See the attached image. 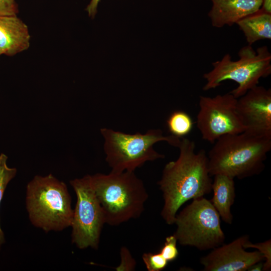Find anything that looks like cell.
Wrapping results in <instances>:
<instances>
[{"mask_svg": "<svg viewBox=\"0 0 271 271\" xmlns=\"http://www.w3.org/2000/svg\"><path fill=\"white\" fill-rule=\"evenodd\" d=\"M18 5L15 0H0V16H17Z\"/></svg>", "mask_w": 271, "mask_h": 271, "instance_id": "obj_22", "label": "cell"}, {"mask_svg": "<svg viewBox=\"0 0 271 271\" xmlns=\"http://www.w3.org/2000/svg\"><path fill=\"white\" fill-rule=\"evenodd\" d=\"M237 101L229 92L213 97L200 96L196 124L204 140L214 144L223 136L244 131L237 111Z\"/></svg>", "mask_w": 271, "mask_h": 271, "instance_id": "obj_9", "label": "cell"}, {"mask_svg": "<svg viewBox=\"0 0 271 271\" xmlns=\"http://www.w3.org/2000/svg\"><path fill=\"white\" fill-rule=\"evenodd\" d=\"M90 179L105 223L117 226L141 216L149 195L134 172L97 173Z\"/></svg>", "mask_w": 271, "mask_h": 271, "instance_id": "obj_3", "label": "cell"}, {"mask_svg": "<svg viewBox=\"0 0 271 271\" xmlns=\"http://www.w3.org/2000/svg\"><path fill=\"white\" fill-rule=\"evenodd\" d=\"M261 9L265 12L271 14V0H262Z\"/></svg>", "mask_w": 271, "mask_h": 271, "instance_id": "obj_24", "label": "cell"}, {"mask_svg": "<svg viewBox=\"0 0 271 271\" xmlns=\"http://www.w3.org/2000/svg\"><path fill=\"white\" fill-rule=\"evenodd\" d=\"M208 16L217 28L232 26L243 18L258 11L262 0H211Z\"/></svg>", "mask_w": 271, "mask_h": 271, "instance_id": "obj_12", "label": "cell"}, {"mask_svg": "<svg viewBox=\"0 0 271 271\" xmlns=\"http://www.w3.org/2000/svg\"><path fill=\"white\" fill-rule=\"evenodd\" d=\"M100 132L104 139L106 161L114 172H134L147 161L165 158L153 148L155 144L165 141L178 148L181 138L173 135L165 136L160 129L149 130L145 134H127L103 128Z\"/></svg>", "mask_w": 271, "mask_h": 271, "instance_id": "obj_5", "label": "cell"}, {"mask_svg": "<svg viewBox=\"0 0 271 271\" xmlns=\"http://www.w3.org/2000/svg\"><path fill=\"white\" fill-rule=\"evenodd\" d=\"M174 224L176 230L173 235L183 246L206 250L222 245L225 239L218 212L204 197L193 199L177 213Z\"/></svg>", "mask_w": 271, "mask_h": 271, "instance_id": "obj_7", "label": "cell"}, {"mask_svg": "<svg viewBox=\"0 0 271 271\" xmlns=\"http://www.w3.org/2000/svg\"><path fill=\"white\" fill-rule=\"evenodd\" d=\"M8 157L4 154L0 155V205L6 187L16 176L17 169L10 168L7 165ZM5 242L4 232L0 225V249Z\"/></svg>", "mask_w": 271, "mask_h": 271, "instance_id": "obj_17", "label": "cell"}, {"mask_svg": "<svg viewBox=\"0 0 271 271\" xmlns=\"http://www.w3.org/2000/svg\"><path fill=\"white\" fill-rule=\"evenodd\" d=\"M30 39L28 26L17 16H0V55L13 56L27 50Z\"/></svg>", "mask_w": 271, "mask_h": 271, "instance_id": "obj_13", "label": "cell"}, {"mask_svg": "<svg viewBox=\"0 0 271 271\" xmlns=\"http://www.w3.org/2000/svg\"><path fill=\"white\" fill-rule=\"evenodd\" d=\"M193 121L186 112L176 110L172 112L167 120L169 131L172 135L179 138H184L192 129Z\"/></svg>", "mask_w": 271, "mask_h": 271, "instance_id": "obj_16", "label": "cell"}, {"mask_svg": "<svg viewBox=\"0 0 271 271\" xmlns=\"http://www.w3.org/2000/svg\"><path fill=\"white\" fill-rule=\"evenodd\" d=\"M142 259L149 271H161L166 268L169 262L160 252H145L142 255Z\"/></svg>", "mask_w": 271, "mask_h": 271, "instance_id": "obj_18", "label": "cell"}, {"mask_svg": "<svg viewBox=\"0 0 271 271\" xmlns=\"http://www.w3.org/2000/svg\"><path fill=\"white\" fill-rule=\"evenodd\" d=\"M26 206L31 223L46 232L71 225L73 209L67 186L51 174L35 176L28 183Z\"/></svg>", "mask_w": 271, "mask_h": 271, "instance_id": "obj_4", "label": "cell"}, {"mask_svg": "<svg viewBox=\"0 0 271 271\" xmlns=\"http://www.w3.org/2000/svg\"><path fill=\"white\" fill-rule=\"evenodd\" d=\"M99 2L100 0H91L87 6L86 10L90 17L93 18L95 16Z\"/></svg>", "mask_w": 271, "mask_h": 271, "instance_id": "obj_23", "label": "cell"}, {"mask_svg": "<svg viewBox=\"0 0 271 271\" xmlns=\"http://www.w3.org/2000/svg\"><path fill=\"white\" fill-rule=\"evenodd\" d=\"M263 263L262 261L256 263L251 265L247 270L249 271H260L262 270Z\"/></svg>", "mask_w": 271, "mask_h": 271, "instance_id": "obj_25", "label": "cell"}, {"mask_svg": "<svg viewBox=\"0 0 271 271\" xmlns=\"http://www.w3.org/2000/svg\"><path fill=\"white\" fill-rule=\"evenodd\" d=\"M194 141L181 138L178 158L165 165L158 183L164 199L161 215L169 225L174 223L176 215L183 204L212 191L207 155L204 150L196 153Z\"/></svg>", "mask_w": 271, "mask_h": 271, "instance_id": "obj_1", "label": "cell"}, {"mask_svg": "<svg viewBox=\"0 0 271 271\" xmlns=\"http://www.w3.org/2000/svg\"><path fill=\"white\" fill-rule=\"evenodd\" d=\"M213 176L214 178L212 184L213 194L210 201L221 219L231 224L233 216L230 209L235 197L234 178L223 174H216Z\"/></svg>", "mask_w": 271, "mask_h": 271, "instance_id": "obj_14", "label": "cell"}, {"mask_svg": "<svg viewBox=\"0 0 271 271\" xmlns=\"http://www.w3.org/2000/svg\"><path fill=\"white\" fill-rule=\"evenodd\" d=\"M214 144L207 156L210 175L223 174L239 179L260 174L271 150V138L244 131L223 136Z\"/></svg>", "mask_w": 271, "mask_h": 271, "instance_id": "obj_2", "label": "cell"}, {"mask_svg": "<svg viewBox=\"0 0 271 271\" xmlns=\"http://www.w3.org/2000/svg\"><path fill=\"white\" fill-rule=\"evenodd\" d=\"M237 111L244 132L271 138V89L256 85L237 98Z\"/></svg>", "mask_w": 271, "mask_h": 271, "instance_id": "obj_10", "label": "cell"}, {"mask_svg": "<svg viewBox=\"0 0 271 271\" xmlns=\"http://www.w3.org/2000/svg\"><path fill=\"white\" fill-rule=\"evenodd\" d=\"M177 242V240L173 234L167 236L159 251L168 262L175 260L178 256Z\"/></svg>", "mask_w": 271, "mask_h": 271, "instance_id": "obj_20", "label": "cell"}, {"mask_svg": "<svg viewBox=\"0 0 271 271\" xmlns=\"http://www.w3.org/2000/svg\"><path fill=\"white\" fill-rule=\"evenodd\" d=\"M249 236H240L228 244L213 249L200 260L205 271H245L253 264L262 261L263 256L258 251L248 252L243 244Z\"/></svg>", "mask_w": 271, "mask_h": 271, "instance_id": "obj_11", "label": "cell"}, {"mask_svg": "<svg viewBox=\"0 0 271 271\" xmlns=\"http://www.w3.org/2000/svg\"><path fill=\"white\" fill-rule=\"evenodd\" d=\"M245 249L255 248L263 256L265 259L263 263L262 270L268 271L271 269V240L270 239L257 243H252L249 240L244 244Z\"/></svg>", "mask_w": 271, "mask_h": 271, "instance_id": "obj_19", "label": "cell"}, {"mask_svg": "<svg viewBox=\"0 0 271 271\" xmlns=\"http://www.w3.org/2000/svg\"><path fill=\"white\" fill-rule=\"evenodd\" d=\"M77 197L71 226V240L79 249L98 248L105 223L103 211L93 190L90 175L70 181Z\"/></svg>", "mask_w": 271, "mask_h": 271, "instance_id": "obj_8", "label": "cell"}, {"mask_svg": "<svg viewBox=\"0 0 271 271\" xmlns=\"http://www.w3.org/2000/svg\"><path fill=\"white\" fill-rule=\"evenodd\" d=\"M245 37L248 45H252L261 40L271 39V14L261 8L236 24Z\"/></svg>", "mask_w": 271, "mask_h": 271, "instance_id": "obj_15", "label": "cell"}, {"mask_svg": "<svg viewBox=\"0 0 271 271\" xmlns=\"http://www.w3.org/2000/svg\"><path fill=\"white\" fill-rule=\"evenodd\" d=\"M121 263L116 268V270H134L136 266V262L132 257L129 250L125 246L120 249Z\"/></svg>", "mask_w": 271, "mask_h": 271, "instance_id": "obj_21", "label": "cell"}, {"mask_svg": "<svg viewBox=\"0 0 271 271\" xmlns=\"http://www.w3.org/2000/svg\"><path fill=\"white\" fill-rule=\"evenodd\" d=\"M238 55L236 61L226 54L221 60L212 63V69L203 74L206 81L204 91L215 89L224 81L232 80L238 86L229 92L238 98L257 85L260 78L271 74V53L266 46L255 50L247 45L239 50Z\"/></svg>", "mask_w": 271, "mask_h": 271, "instance_id": "obj_6", "label": "cell"}]
</instances>
